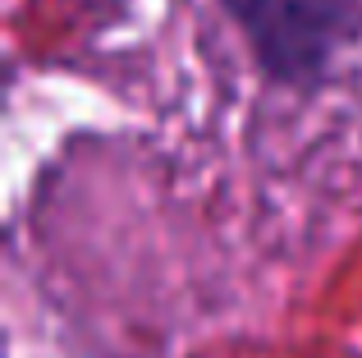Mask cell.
<instances>
[{"label": "cell", "mask_w": 362, "mask_h": 358, "mask_svg": "<svg viewBox=\"0 0 362 358\" xmlns=\"http://www.w3.org/2000/svg\"><path fill=\"white\" fill-rule=\"evenodd\" d=\"M271 88L317 92L362 37V0H216Z\"/></svg>", "instance_id": "cell-1"}]
</instances>
